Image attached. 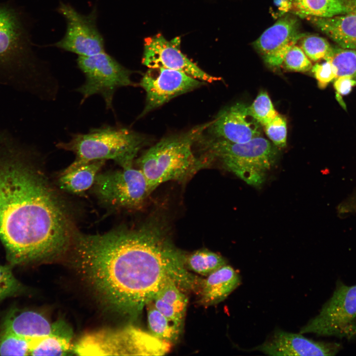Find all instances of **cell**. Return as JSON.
<instances>
[{
    "label": "cell",
    "instance_id": "obj_8",
    "mask_svg": "<svg viewBox=\"0 0 356 356\" xmlns=\"http://www.w3.org/2000/svg\"><path fill=\"white\" fill-rule=\"evenodd\" d=\"M301 334L335 336L353 339L356 337V285L338 281L331 297L319 313L300 329Z\"/></svg>",
    "mask_w": 356,
    "mask_h": 356
},
{
    "label": "cell",
    "instance_id": "obj_23",
    "mask_svg": "<svg viewBox=\"0 0 356 356\" xmlns=\"http://www.w3.org/2000/svg\"><path fill=\"white\" fill-rule=\"evenodd\" d=\"M185 264L188 270L207 276L227 265V261L218 254L202 249L186 255Z\"/></svg>",
    "mask_w": 356,
    "mask_h": 356
},
{
    "label": "cell",
    "instance_id": "obj_22",
    "mask_svg": "<svg viewBox=\"0 0 356 356\" xmlns=\"http://www.w3.org/2000/svg\"><path fill=\"white\" fill-rule=\"evenodd\" d=\"M291 5L294 13L303 18L330 17L349 13L346 0H291Z\"/></svg>",
    "mask_w": 356,
    "mask_h": 356
},
{
    "label": "cell",
    "instance_id": "obj_11",
    "mask_svg": "<svg viewBox=\"0 0 356 356\" xmlns=\"http://www.w3.org/2000/svg\"><path fill=\"white\" fill-rule=\"evenodd\" d=\"M205 83L179 71L163 68H148L139 84L146 93L144 108L139 118Z\"/></svg>",
    "mask_w": 356,
    "mask_h": 356
},
{
    "label": "cell",
    "instance_id": "obj_9",
    "mask_svg": "<svg viewBox=\"0 0 356 356\" xmlns=\"http://www.w3.org/2000/svg\"><path fill=\"white\" fill-rule=\"evenodd\" d=\"M77 63L85 77L84 83L76 90L82 95V103L93 95H100L107 109H112L113 97L120 88L133 86L132 72L105 51L88 56H78Z\"/></svg>",
    "mask_w": 356,
    "mask_h": 356
},
{
    "label": "cell",
    "instance_id": "obj_3",
    "mask_svg": "<svg viewBox=\"0 0 356 356\" xmlns=\"http://www.w3.org/2000/svg\"><path fill=\"white\" fill-rule=\"evenodd\" d=\"M211 122L161 139L137 160L152 191L169 181H185L211 162L204 156L197 157L192 150Z\"/></svg>",
    "mask_w": 356,
    "mask_h": 356
},
{
    "label": "cell",
    "instance_id": "obj_29",
    "mask_svg": "<svg viewBox=\"0 0 356 356\" xmlns=\"http://www.w3.org/2000/svg\"><path fill=\"white\" fill-rule=\"evenodd\" d=\"M248 107L252 116L263 126L270 122L278 114L267 93L265 91H261Z\"/></svg>",
    "mask_w": 356,
    "mask_h": 356
},
{
    "label": "cell",
    "instance_id": "obj_21",
    "mask_svg": "<svg viewBox=\"0 0 356 356\" xmlns=\"http://www.w3.org/2000/svg\"><path fill=\"white\" fill-rule=\"evenodd\" d=\"M105 161L90 162L70 172L60 174L58 180L60 188L71 193H83L93 185L95 178Z\"/></svg>",
    "mask_w": 356,
    "mask_h": 356
},
{
    "label": "cell",
    "instance_id": "obj_34",
    "mask_svg": "<svg viewBox=\"0 0 356 356\" xmlns=\"http://www.w3.org/2000/svg\"><path fill=\"white\" fill-rule=\"evenodd\" d=\"M333 85L337 91L336 94L345 95L356 86V80L348 76L339 77L334 80Z\"/></svg>",
    "mask_w": 356,
    "mask_h": 356
},
{
    "label": "cell",
    "instance_id": "obj_16",
    "mask_svg": "<svg viewBox=\"0 0 356 356\" xmlns=\"http://www.w3.org/2000/svg\"><path fill=\"white\" fill-rule=\"evenodd\" d=\"M30 44L20 13L8 5H0V63L24 57L30 51Z\"/></svg>",
    "mask_w": 356,
    "mask_h": 356
},
{
    "label": "cell",
    "instance_id": "obj_20",
    "mask_svg": "<svg viewBox=\"0 0 356 356\" xmlns=\"http://www.w3.org/2000/svg\"><path fill=\"white\" fill-rule=\"evenodd\" d=\"M152 301L155 307L177 327L182 330L188 299L184 292L170 281L155 294Z\"/></svg>",
    "mask_w": 356,
    "mask_h": 356
},
{
    "label": "cell",
    "instance_id": "obj_12",
    "mask_svg": "<svg viewBox=\"0 0 356 356\" xmlns=\"http://www.w3.org/2000/svg\"><path fill=\"white\" fill-rule=\"evenodd\" d=\"M180 39L168 41L161 34L145 39L142 63L148 68H163L184 72L205 83L219 81L201 69L180 50Z\"/></svg>",
    "mask_w": 356,
    "mask_h": 356
},
{
    "label": "cell",
    "instance_id": "obj_25",
    "mask_svg": "<svg viewBox=\"0 0 356 356\" xmlns=\"http://www.w3.org/2000/svg\"><path fill=\"white\" fill-rule=\"evenodd\" d=\"M71 337L51 334L30 340V355L63 356L72 350Z\"/></svg>",
    "mask_w": 356,
    "mask_h": 356
},
{
    "label": "cell",
    "instance_id": "obj_6",
    "mask_svg": "<svg viewBox=\"0 0 356 356\" xmlns=\"http://www.w3.org/2000/svg\"><path fill=\"white\" fill-rule=\"evenodd\" d=\"M170 344L130 326L88 333L76 344L74 352L84 356H161L169 351Z\"/></svg>",
    "mask_w": 356,
    "mask_h": 356
},
{
    "label": "cell",
    "instance_id": "obj_17",
    "mask_svg": "<svg viewBox=\"0 0 356 356\" xmlns=\"http://www.w3.org/2000/svg\"><path fill=\"white\" fill-rule=\"evenodd\" d=\"M2 330L29 340L51 334L71 337L65 324H52L41 314L32 311L11 312L3 323Z\"/></svg>",
    "mask_w": 356,
    "mask_h": 356
},
{
    "label": "cell",
    "instance_id": "obj_33",
    "mask_svg": "<svg viewBox=\"0 0 356 356\" xmlns=\"http://www.w3.org/2000/svg\"><path fill=\"white\" fill-rule=\"evenodd\" d=\"M322 63H316L312 66V71L320 88L327 85L337 78V71L333 64L328 60Z\"/></svg>",
    "mask_w": 356,
    "mask_h": 356
},
{
    "label": "cell",
    "instance_id": "obj_18",
    "mask_svg": "<svg viewBox=\"0 0 356 356\" xmlns=\"http://www.w3.org/2000/svg\"><path fill=\"white\" fill-rule=\"evenodd\" d=\"M240 282L239 274L226 265L201 281L200 302L205 306L218 304L225 299Z\"/></svg>",
    "mask_w": 356,
    "mask_h": 356
},
{
    "label": "cell",
    "instance_id": "obj_30",
    "mask_svg": "<svg viewBox=\"0 0 356 356\" xmlns=\"http://www.w3.org/2000/svg\"><path fill=\"white\" fill-rule=\"evenodd\" d=\"M25 289L15 277L9 266L0 265V301L19 295Z\"/></svg>",
    "mask_w": 356,
    "mask_h": 356
},
{
    "label": "cell",
    "instance_id": "obj_4",
    "mask_svg": "<svg viewBox=\"0 0 356 356\" xmlns=\"http://www.w3.org/2000/svg\"><path fill=\"white\" fill-rule=\"evenodd\" d=\"M146 142V137L136 132L107 125L91 129L86 134H72L68 142L56 144L58 148L75 155L74 161L61 174L98 160H113L121 168L133 166L136 154Z\"/></svg>",
    "mask_w": 356,
    "mask_h": 356
},
{
    "label": "cell",
    "instance_id": "obj_24",
    "mask_svg": "<svg viewBox=\"0 0 356 356\" xmlns=\"http://www.w3.org/2000/svg\"><path fill=\"white\" fill-rule=\"evenodd\" d=\"M146 307L148 325L151 334L160 340L170 344L177 340L181 330L155 307L152 301Z\"/></svg>",
    "mask_w": 356,
    "mask_h": 356
},
{
    "label": "cell",
    "instance_id": "obj_14",
    "mask_svg": "<svg viewBox=\"0 0 356 356\" xmlns=\"http://www.w3.org/2000/svg\"><path fill=\"white\" fill-rule=\"evenodd\" d=\"M342 346L336 343L316 341L302 334L277 329L253 350L269 356H334Z\"/></svg>",
    "mask_w": 356,
    "mask_h": 356
},
{
    "label": "cell",
    "instance_id": "obj_5",
    "mask_svg": "<svg viewBox=\"0 0 356 356\" xmlns=\"http://www.w3.org/2000/svg\"><path fill=\"white\" fill-rule=\"evenodd\" d=\"M203 134L197 142L205 156L211 161L218 158L226 169L249 184L260 186L276 160V148L261 136L246 142L234 143L212 136L206 138Z\"/></svg>",
    "mask_w": 356,
    "mask_h": 356
},
{
    "label": "cell",
    "instance_id": "obj_13",
    "mask_svg": "<svg viewBox=\"0 0 356 356\" xmlns=\"http://www.w3.org/2000/svg\"><path fill=\"white\" fill-rule=\"evenodd\" d=\"M206 131L212 137L234 143H244L262 134L261 125L249 107L237 103L221 111Z\"/></svg>",
    "mask_w": 356,
    "mask_h": 356
},
{
    "label": "cell",
    "instance_id": "obj_28",
    "mask_svg": "<svg viewBox=\"0 0 356 356\" xmlns=\"http://www.w3.org/2000/svg\"><path fill=\"white\" fill-rule=\"evenodd\" d=\"M30 340L2 330L0 333V356L30 355Z\"/></svg>",
    "mask_w": 356,
    "mask_h": 356
},
{
    "label": "cell",
    "instance_id": "obj_15",
    "mask_svg": "<svg viewBox=\"0 0 356 356\" xmlns=\"http://www.w3.org/2000/svg\"><path fill=\"white\" fill-rule=\"evenodd\" d=\"M303 34L299 31L297 19L285 16L266 29L254 42V45L267 64L279 66L290 48L298 43Z\"/></svg>",
    "mask_w": 356,
    "mask_h": 356
},
{
    "label": "cell",
    "instance_id": "obj_1",
    "mask_svg": "<svg viewBox=\"0 0 356 356\" xmlns=\"http://www.w3.org/2000/svg\"><path fill=\"white\" fill-rule=\"evenodd\" d=\"M72 237L68 250L72 265L99 299L122 315L137 317L170 281L184 292L197 284L185 266L186 254L157 219L102 234L76 230Z\"/></svg>",
    "mask_w": 356,
    "mask_h": 356
},
{
    "label": "cell",
    "instance_id": "obj_19",
    "mask_svg": "<svg viewBox=\"0 0 356 356\" xmlns=\"http://www.w3.org/2000/svg\"><path fill=\"white\" fill-rule=\"evenodd\" d=\"M338 46L356 50V13L350 12L330 17H306Z\"/></svg>",
    "mask_w": 356,
    "mask_h": 356
},
{
    "label": "cell",
    "instance_id": "obj_27",
    "mask_svg": "<svg viewBox=\"0 0 356 356\" xmlns=\"http://www.w3.org/2000/svg\"><path fill=\"white\" fill-rule=\"evenodd\" d=\"M298 43L308 57L313 61L325 60L333 47L325 39L313 34L304 33Z\"/></svg>",
    "mask_w": 356,
    "mask_h": 356
},
{
    "label": "cell",
    "instance_id": "obj_10",
    "mask_svg": "<svg viewBox=\"0 0 356 356\" xmlns=\"http://www.w3.org/2000/svg\"><path fill=\"white\" fill-rule=\"evenodd\" d=\"M56 10L65 18L66 29L63 37L52 45L81 56L105 51L104 40L97 27L96 7L84 15L70 4L60 2Z\"/></svg>",
    "mask_w": 356,
    "mask_h": 356
},
{
    "label": "cell",
    "instance_id": "obj_32",
    "mask_svg": "<svg viewBox=\"0 0 356 356\" xmlns=\"http://www.w3.org/2000/svg\"><path fill=\"white\" fill-rule=\"evenodd\" d=\"M264 127L267 136L275 145L280 147L286 145L287 124L283 116L278 114Z\"/></svg>",
    "mask_w": 356,
    "mask_h": 356
},
{
    "label": "cell",
    "instance_id": "obj_7",
    "mask_svg": "<svg viewBox=\"0 0 356 356\" xmlns=\"http://www.w3.org/2000/svg\"><path fill=\"white\" fill-rule=\"evenodd\" d=\"M93 185L100 203L111 210H139L152 192L141 171L133 166L98 173Z\"/></svg>",
    "mask_w": 356,
    "mask_h": 356
},
{
    "label": "cell",
    "instance_id": "obj_26",
    "mask_svg": "<svg viewBox=\"0 0 356 356\" xmlns=\"http://www.w3.org/2000/svg\"><path fill=\"white\" fill-rule=\"evenodd\" d=\"M325 60L329 61L335 67L337 78L348 76L356 80V49L333 47L332 52Z\"/></svg>",
    "mask_w": 356,
    "mask_h": 356
},
{
    "label": "cell",
    "instance_id": "obj_31",
    "mask_svg": "<svg viewBox=\"0 0 356 356\" xmlns=\"http://www.w3.org/2000/svg\"><path fill=\"white\" fill-rule=\"evenodd\" d=\"M283 63L287 69L298 72L308 71L312 66L311 60L297 44L293 45L287 52Z\"/></svg>",
    "mask_w": 356,
    "mask_h": 356
},
{
    "label": "cell",
    "instance_id": "obj_2",
    "mask_svg": "<svg viewBox=\"0 0 356 356\" xmlns=\"http://www.w3.org/2000/svg\"><path fill=\"white\" fill-rule=\"evenodd\" d=\"M36 170L16 160L0 164V238L11 266L58 257L75 231L64 202Z\"/></svg>",
    "mask_w": 356,
    "mask_h": 356
}]
</instances>
